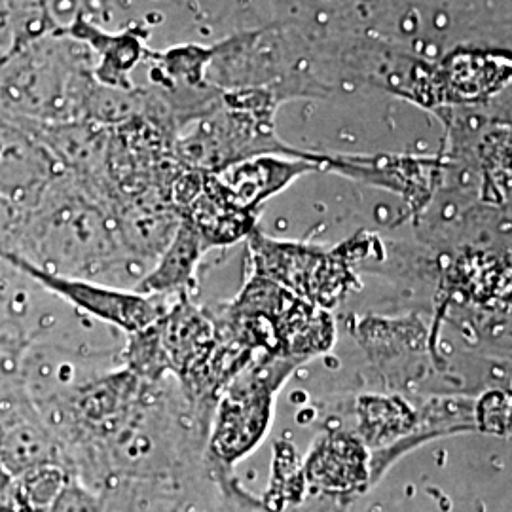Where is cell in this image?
I'll use <instances>...</instances> for the list:
<instances>
[{
  "label": "cell",
  "instance_id": "obj_1",
  "mask_svg": "<svg viewBox=\"0 0 512 512\" xmlns=\"http://www.w3.org/2000/svg\"><path fill=\"white\" fill-rule=\"evenodd\" d=\"M0 255L112 287L129 283L133 289L143 277L118 241L109 205L67 173L29 202H8L0 220Z\"/></svg>",
  "mask_w": 512,
  "mask_h": 512
},
{
  "label": "cell",
  "instance_id": "obj_2",
  "mask_svg": "<svg viewBox=\"0 0 512 512\" xmlns=\"http://www.w3.org/2000/svg\"><path fill=\"white\" fill-rule=\"evenodd\" d=\"M215 323L255 353H268L304 365L334 346L336 327L329 310L294 296L274 281L253 274L241 293L219 310Z\"/></svg>",
  "mask_w": 512,
  "mask_h": 512
},
{
  "label": "cell",
  "instance_id": "obj_3",
  "mask_svg": "<svg viewBox=\"0 0 512 512\" xmlns=\"http://www.w3.org/2000/svg\"><path fill=\"white\" fill-rule=\"evenodd\" d=\"M298 366L291 359L258 353L220 391L207 431V454L219 469H232L266 439L275 397Z\"/></svg>",
  "mask_w": 512,
  "mask_h": 512
},
{
  "label": "cell",
  "instance_id": "obj_4",
  "mask_svg": "<svg viewBox=\"0 0 512 512\" xmlns=\"http://www.w3.org/2000/svg\"><path fill=\"white\" fill-rule=\"evenodd\" d=\"M253 274L262 275L317 308L332 310L361 283L353 272L351 239L334 249L285 241L255 228L247 236Z\"/></svg>",
  "mask_w": 512,
  "mask_h": 512
},
{
  "label": "cell",
  "instance_id": "obj_5",
  "mask_svg": "<svg viewBox=\"0 0 512 512\" xmlns=\"http://www.w3.org/2000/svg\"><path fill=\"white\" fill-rule=\"evenodd\" d=\"M0 262L29 277L48 293L69 302L76 310L84 311L107 325L124 330L126 334L147 329L152 323H156L175 300L169 296L135 293L133 289L112 287L90 279L50 274L10 255H0Z\"/></svg>",
  "mask_w": 512,
  "mask_h": 512
},
{
  "label": "cell",
  "instance_id": "obj_6",
  "mask_svg": "<svg viewBox=\"0 0 512 512\" xmlns=\"http://www.w3.org/2000/svg\"><path fill=\"white\" fill-rule=\"evenodd\" d=\"M0 465L12 476L44 465L63 467L61 446L27 393L23 376L0 384Z\"/></svg>",
  "mask_w": 512,
  "mask_h": 512
},
{
  "label": "cell",
  "instance_id": "obj_7",
  "mask_svg": "<svg viewBox=\"0 0 512 512\" xmlns=\"http://www.w3.org/2000/svg\"><path fill=\"white\" fill-rule=\"evenodd\" d=\"M61 173L35 124L0 112V200L29 202Z\"/></svg>",
  "mask_w": 512,
  "mask_h": 512
},
{
  "label": "cell",
  "instance_id": "obj_8",
  "mask_svg": "<svg viewBox=\"0 0 512 512\" xmlns=\"http://www.w3.org/2000/svg\"><path fill=\"white\" fill-rule=\"evenodd\" d=\"M169 374L179 389L192 384L209 361L215 342V321L207 308L198 306L190 294L177 296L156 321Z\"/></svg>",
  "mask_w": 512,
  "mask_h": 512
},
{
  "label": "cell",
  "instance_id": "obj_9",
  "mask_svg": "<svg viewBox=\"0 0 512 512\" xmlns=\"http://www.w3.org/2000/svg\"><path fill=\"white\" fill-rule=\"evenodd\" d=\"M323 167L397 192L412 209H421L431 198L442 164L412 156H325Z\"/></svg>",
  "mask_w": 512,
  "mask_h": 512
},
{
  "label": "cell",
  "instance_id": "obj_10",
  "mask_svg": "<svg viewBox=\"0 0 512 512\" xmlns=\"http://www.w3.org/2000/svg\"><path fill=\"white\" fill-rule=\"evenodd\" d=\"M302 473L311 488L327 494L363 492L372 478V459L355 433L332 429L315 440Z\"/></svg>",
  "mask_w": 512,
  "mask_h": 512
},
{
  "label": "cell",
  "instance_id": "obj_11",
  "mask_svg": "<svg viewBox=\"0 0 512 512\" xmlns=\"http://www.w3.org/2000/svg\"><path fill=\"white\" fill-rule=\"evenodd\" d=\"M317 169V165L304 158L260 154L226 165L213 175L232 202L249 213H258V207L266 200Z\"/></svg>",
  "mask_w": 512,
  "mask_h": 512
},
{
  "label": "cell",
  "instance_id": "obj_12",
  "mask_svg": "<svg viewBox=\"0 0 512 512\" xmlns=\"http://www.w3.org/2000/svg\"><path fill=\"white\" fill-rule=\"evenodd\" d=\"M511 55L494 50H456L440 63L444 103L475 105L511 82Z\"/></svg>",
  "mask_w": 512,
  "mask_h": 512
},
{
  "label": "cell",
  "instance_id": "obj_13",
  "mask_svg": "<svg viewBox=\"0 0 512 512\" xmlns=\"http://www.w3.org/2000/svg\"><path fill=\"white\" fill-rule=\"evenodd\" d=\"M202 236L207 249L234 245L256 228V213H249L232 202L220 188L213 173H203L198 196L181 211Z\"/></svg>",
  "mask_w": 512,
  "mask_h": 512
},
{
  "label": "cell",
  "instance_id": "obj_14",
  "mask_svg": "<svg viewBox=\"0 0 512 512\" xmlns=\"http://www.w3.org/2000/svg\"><path fill=\"white\" fill-rule=\"evenodd\" d=\"M207 251L209 249L198 230L188 220L181 219L173 238L150 266L147 274L133 287V291L169 298L190 294L198 266Z\"/></svg>",
  "mask_w": 512,
  "mask_h": 512
},
{
  "label": "cell",
  "instance_id": "obj_15",
  "mask_svg": "<svg viewBox=\"0 0 512 512\" xmlns=\"http://www.w3.org/2000/svg\"><path fill=\"white\" fill-rule=\"evenodd\" d=\"M357 437L366 448L395 450L399 442L418 440L420 412L401 395H363L357 401ZM385 450V452H387Z\"/></svg>",
  "mask_w": 512,
  "mask_h": 512
},
{
  "label": "cell",
  "instance_id": "obj_16",
  "mask_svg": "<svg viewBox=\"0 0 512 512\" xmlns=\"http://www.w3.org/2000/svg\"><path fill=\"white\" fill-rule=\"evenodd\" d=\"M82 27V31L73 29L71 35L80 40L90 42L99 55L101 63L95 69V76L109 88L116 90H128V74L141 59L143 54V44L135 35H118V37H109L99 33L97 29H92L90 25H82V21L76 23Z\"/></svg>",
  "mask_w": 512,
  "mask_h": 512
},
{
  "label": "cell",
  "instance_id": "obj_17",
  "mask_svg": "<svg viewBox=\"0 0 512 512\" xmlns=\"http://www.w3.org/2000/svg\"><path fill=\"white\" fill-rule=\"evenodd\" d=\"M122 361L124 368L145 384H162L171 378L156 323L128 334Z\"/></svg>",
  "mask_w": 512,
  "mask_h": 512
},
{
  "label": "cell",
  "instance_id": "obj_18",
  "mask_svg": "<svg viewBox=\"0 0 512 512\" xmlns=\"http://www.w3.org/2000/svg\"><path fill=\"white\" fill-rule=\"evenodd\" d=\"M14 478L19 512H48L71 475L61 465H44Z\"/></svg>",
  "mask_w": 512,
  "mask_h": 512
},
{
  "label": "cell",
  "instance_id": "obj_19",
  "mask_svg": "<svg viewBox=\"0 0 512 512\" xmlns=\"http://www.w3.org/2000/svg\"><path fill=\"white\" fill-rule=\"evenodd\" d=\"M476 429L492 435H505L511 425V399L503 391H488L473 406Z\"/></svg>",
  "mask_w": 512,
  "mask_h": 512
},
{
  "label": "cell",
  "instance_id": "obj_20",
  "mask_svg": "<svg viewBox=\"0 0 512 512\" xmlns=\"http://www.w3.org/2000/svg\"><path fill=\"white\" fill-rule=\"evenodd\" d=\"M48 512H107L101 495L71 476Z\"/></svg>",
  "mask_w": 512,
  "mask_h": 512
},
{
  "label": "cell",
  "instance_id": "obj_21",
  "mask_svg": "<svg viewBox=\"0 0 512 512\" xmlns=\"http://www.w3.org/2000/svg\"><path fill=\"white\" fill-rule=\"evenodd\" d=\"M211 54L202 48H181L173 50L160 57V63L165 69V73L173 78H184L186 82H196L203 76V67L209 63Z\"/></svg>",
  "mask_w": 512,
  "mask_h": 512
},
{
  "label": "cell",
  "instance_id": "obj_22",
  "mask_svg": "<svg viewBox=\"0 0 512 512\" xmlns=\"http://www.w3.org/2000/svg\"><path fill=\"white\" fill-rule=\"evenodd\" d=\"M0 512H19L16 478L0 465Z\"/></svg>",
  "mask_w": 512,
  "mask_h": 512
}]
</instances>
